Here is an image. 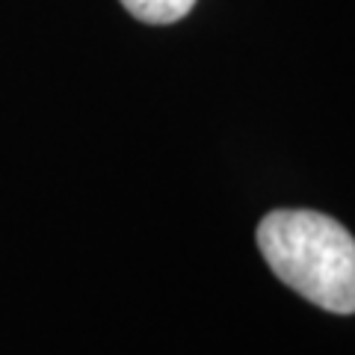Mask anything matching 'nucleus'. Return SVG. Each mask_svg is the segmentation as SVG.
Returning <instances> with one entry per match:
<instances>
[{
    "label": "nucleus",
    "instance_id": "nucleus-2",
    "mask_svg": "<svg viewBox=\"0 0 355 355\" xmlns=\"http://www.w3.org/2000/svg\"><path fill=\"white\" fill-rule=\"evenodd\" d=\"M121 6L146 24H175L190 15L196 0H121Z\"/></svg>",
    "mask_w": 355,
    "mask_h": 355
},
{
    "label": "nucleus",
    "instance_id": "nucleus-1",
    "mask_svg": "<svg viewBox=\"0 0 355 355\" xmlns=\"http://www.w3.org/2000/svg\"><path fill=\"white\" fill-rule=\"evenodd\" d=\"M258 249L279 279L331 314H355V237L320 210H272Z\"/></svg>",
    "mask_w": 355,
    "mask_h": 355
}]
</instances>
